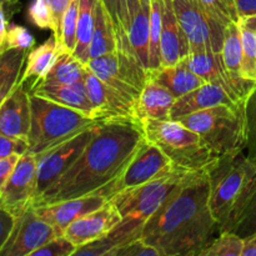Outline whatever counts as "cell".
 I'll list each match as a JSON object with an SVG mask.
<instances>
[{
    "mask_svg": "<svg viewBox=\"0 0 256 256\" xmlns=\"http://www.w3.org/2000/svg\"><path fill=\"white\" fill-rule=\"evenodd\" d=\"M145 139L142 124L135 120H104L76 162L32 206L102 194L122 174Z\"/></svg>",
    "mask_w": 256,
    "mask_h": 256,
    "instance_id": "cell-1",
    "label": "cell"
},
{
    "mask_svg": "<svg viewBox=\"0 0 256 256\" xmlns=\"http://www.w3.org/2000/svg\"><path fill=\"white\" fill-rule=\"evenodd\" d=\"M208 172H189L145 222L140 238L162 256H199L219 232L209 206Z\"/></svg>",
    "mask_w": 256,
    "mask_h": 256,
    "instance_id": "cell-2",
    "label": "cell"
},
{
    "mask_svg": "<svg viewBox=\"0 0 256 256\" xmlns=\"http://www.w3.org/2000/svg\"><path fill=\"white\" fill-rule=\"evenodd\" d=\"M209 206L219 232H234L256 192V162L244 152L219 158L208 172Z\"/></svg>",
    "mask_w": 256,
    "mask_h": 256,
    "instance_id": "cell-3",
    "label": "cell"
},
{
    "mask_svg": "<svg viewBox=\"0 0 256 256\" xmlns=\"http://www.w3.org/2000/svg\"><path fill=\"white\" fill-rule=\"evenodd\" d=\"M189 172H192L179 170L112 195L109 200L119 210L122 220L104 238L112 250L142 236L145 222L162 206L170 192L182 182Z\"/></svg>",
    "mask_w": 256,
    "mask_h": 256,
    "instance_id": "cell-4",
    "label": "cell"
},
{
    "mask_svg": "<svg viewBox=\"0 0 256 256\" xmlns=\"http://www.w3.org/2000/svg\"><path fill=\"white\" fill-rule=\"evenodd\" d=\"M30 108L32 122L28 152L35 156L66 142L82 130L104 122L34 94H30Z\"/></svg>",
    "mask_w": 256,
    "mask_h": 256,
    "instance_id": "cell-5",
    "label": "cell"
},
{
    "mask_svg": "<svg viewBox=\"0 0 256 256\" xmlns=\"http://www.w3.org/2000/svg\"><path fill=\"white\" fill-rule=\"evenodd\" d=\"M199 134L214 155L236 154L246 149L245 104L218 105L178 119Z\"/></svg>",
    "mask_w": 256,
    "mask_h": 256,
    "instance_id": "cell-6",
    "label": "cell"
},
{
    "mask_svg": "<svg viewBox=\"0 0 256 256\" xmlns=\"http://www.w3.org/2000/svg\"><path fill=\"white\" fill-rule=\"evenodd\" d=\"M142 126L146 140L156 145L179 169L206 170L219 159L198 132L178 120L146 119L142 120Z\"/></svg>",
    "mask_w": 256,
    "mask_h": 256,
    "instance_id": "cell-7",
    "label": "cell"
},
{
    "mask_svg": "<svg viewBox=\"0 0 256 256\" xmlns=\"http://www.w3.org/2000/svg\"><path fill=\"white\" fill-rule=\"evenodd\" d=\"M86 66L100 80L136 106L149 72L138 62L136 58L118 49L112 54L89 60Z\"/></svg>",
    "mask_w": 256,
    "mask_h": 256,
    "instance_id": "cell-8",
    "label": "cell"
},
{
    "mask_svg": "<svg viewBox=\"0 0 256 256\" xmlns=\"http://www.w3.org/2000/svg\"><path fill=\"white\" fill-rule=\"evenodd\" d=\"M179 170L182 169L175 166L172 160L156 145L145 139L122 174L115 182L106 185L102 194L110 199L112 195L122 190L139 186Z\"/></svg>",
    "mask_w": 256,
    "mask_h": 256,
    "instance_id": "cell-9",
    "label": "cell"
},
{
    "mask_svg": "<svg viewBox=\"0 0 256 256\" xmlns=\"http://www.w3.org/2000/svg\"><path fill=\"white\" fill-rule=\"evenodd\" d=\"M100 122L82 130L75 136L46 150L42 154L36 155V186L32 202L55 184L76 162L94 136Z\"/></svg>",
    "mask_w": 256,
    "mask_h": 256,
    "instance_id": "cell-10",
    "label": "cell"
},
{
    "mask_svg": "<svg viewBox=\"0 0 256 256\" xmlns=\"http://www.w3.org/2000/svg\"><path fill=\"white\" fill-rule=\"evenodd\" d=\"M176 19L190 44V52H222L225 26L208 14L196 0H172Z\"/></svg>",
    "mask_w": 256,
    "mask_h": 256,
    "instance_id": "cell-11",
    "label": "cell"
},
{
    "mask_svg": "<svg viewBox=\"0 0 256 256\" xmlns=\"http://www.w3.org/2000/svg\"><path fill=\"white\" fill-rule=\"evenodd\" d=\"M36 186V156L25 152L20 156L0 194V206L16 219L32 206Z\"/></svg>",
    "mask_w": 256,
    "mask_h": 256,
    "instance_id": "cell-12",
    "label": "cell"
},
{
    "mask_svg": "<svg viewBox=\"0 0 256 256\" xmlns=\"http://www.w3.org/2000/svg\"><path fill=\"white\" fill-rule=\"evenodd\" d=\"M56 236L54 228L38 216L32 206H29L15 219L14 229L0 256H30Z\"/></svg>",
    "mask_w": 256,
    "mask_h": 256,
    "instance_id": "cell-13",
    "label": "cell"
},
{
    "mask_svg": "<svg viewBox=\"0 0 256 256\" xmlns=\"http://www.w3.org/2000/svg\"><path fill=\"white\" fill-rule=\"evenodd\" d=\"M122 216L119 210L110 200H108L102 208L72 222L62 235L75 246L80 248L105 238L122 222Z\"/></svg>",
    "mask_w": 256,
    "mask_h": 256,
    "instance_id": "cell-14",
    "label": "cell"
},
{
    "mask_svg": "<svg viewBox=\"0 0 256 256\" xmlns=\"http://www.w3.org/2000/svg\"><path fill=\"white\" fill-rule=\"evenodd\" d=\"M88 95L99 120H135V104L125 99L112 88L100 80L88 68L85 76Z\"/></svg>",
    "mask_w": 256,
    "mask_h": 256,
    "instance_id": "cell-15",
    "label": "cell"
},
{
    "mask_svg": "<svg viewBox=\"0 0 256 256\" xmlns=\"http://www.w3.org/2000/svg\"><path fill=\"white\" fill-rule=\"evenodd\" d=\"M108 200L109 198L105 195L92 194L42 206H32V209L38 216L54 228L58 236H62L72 222L102 208Z\"/></svg>",
    "mask_w": 256,
    "mask_h": 256,
    "instance_id": "cell-16",
    "label": "cell"
},
{
    "mask_svg": "<svg viewBox=\"0 0 256 256\" xmlns=\"http://www.w3.org/2000/svg\"><path fill=\"white\" fill-rule=\"evenodd\" d=\"M30 92L24 82L15 86L0 105V134L26 139L30 132Z\"/></svg>",
    "mask_w": 256,
    "mask_h": 256,
    "instance_id": "cell-17",
    "label": "cell"
},
{
    "mask_svg": "<svg viewBox=\"0 0 256 256\" xmlns=\"http://www.w3.org/2000/svg\"><path fill=\"white\" fill-rule=\"evenodd\" d=\"M190 70L210 84L222 86L232 99L239 104H245L238 92L236 85L225 69L222 52H214L210 50L190 52V54L182 60Z\"/></svg>",
    "mask_w": 256,
    "mask_h": 256,
    "instance_id": "cell-18",
    "label": "cell"
},
{
    "mask_svg": "<svg viewBox=\"0 0 256 256\" xmlns=\"http://www.w3.org/2000/svg\"><path fill=\"white\" fill-rule=\"evenodd\" d=\"M160 54V68L179 64L190 54V44L176 19L172 0H164Z\"/></svg>",
    "mask_w": 256,
    "mask_h": 256,
    "instance_id": "cell-19",
    "label": "cell"
},
{
    "mask_svg": "<svg viewBox=\"0 0 256 256\" xmlns=\"http://www.w3.org/2000/svg\"><path fill=\"white\" fill-rule=\"evenodd\" d=\"M218 105L236 106L242 104L235 102L222 86L206 82L175 100L170 112V120H178L185 115L194 114L200 110L209 109Z\"/></svg>",
    "mask_w": 256,
    "mask_h": 256,
    "instance_id": "cell-20",
    "label": "cell"
},
{
    "mask_svg": "<svg viewBox=\"0 0 256 256\" xmlns=\"http://www.w3.org/2000/svg\"><path fill=\"white\" fill-rule=\"evenodd\" d=\"M222 55L225 69L234 80L240 98L242 102H246L250 92L256 88V82L244 79L242 74V46L239 22H232L225 26Z\"/></svg>",
    "mask_w": 256,
    "mask_h": 256,
    "instance_id": "cell-21",
    "label": "cell"
},
{
    "mask_svg": "<svg viewBox=\"0 0 256 256\" xmlns=\"http://www.w3.org/2000/svg\"><path fill=\"white\" fill-rule=\"evenodd\" d=\"M176 98L168 89L148 78L135 106V116L142 120H170V112Z\"/></svg>",
    "mask_w": 256,
    "mask_h": 256,
    "instance_id": "cell-22",
    "label": "cell"
},
{
    "mask_svg": "<svg viewBox=\"0 0 256 256\" xmlns=\"http://www.w3.org/2000/svg\"><path fill=\"white\" fill-rule=\"evenodd\" d=\"M30 94L45 98L56 104L78 110L92 119L99 120L88 95L85 80L68 85H38L30 90Z\"/></svg>",
    "mask_w": 256,
    "mask_h": 256,
    "instance_id": "cell-23",
    "label": "cell"
},
{
    "mask_svg": "<svg viewBox=\"0 0 256 256\" xmlns=\"http://www.w3.org/2000/svg\"><path fill=\"white\" fill-rule=\"evenodd\" d=\"M148 78L169 90L176 99L188 94L192 90L206 84L202 78L190 70L184 62H179L172 66L149 70Z\"/></svg>",
    "mask_w": 256,
    "mask_h": 256,
    "instance_id": "cell-24",
    "label": "cell"
},
{
    "mask_svg": "<svg viewBox=\"0 0 256 256\" xmlns=\"http://www.w3.org/2000/svg\"><path fill=\"white\" fill-rule=\"evenodd\" d=\"M149 28L150 5H142L135 15L126 32V40L120 48L122 52L136 58L138 62L149 70Z\"/></svg>",
    "mask_w": 256,
    "mask_h": 256,
    "instance_id": "cell-25",
    "label": "cell"
},
{
    "mask_svg": "<svg viewBox=\"0 0 256 256\" xmlns=\"http://www.w3.org/2000/svg\"><path fill=\"white\" fill-rule=\"evenodd\" d=\"M118 50L116 35H115L114 24L102 5V0H96L95 8V24L92 30V42L88 50V62L95 58L104 56L106 54H112Z\"/></svg>",
    "mask_w": 256,
    "mask_h": 256,
    "instance_id": "cell-26",
    "label": "cell"
},
{
    "mask_svg": "<svg viewBox=\"0 0 256 256\" xmlns=\"http://www.w3.org/2000/svg\"><path fill=\"white\" fill-rule=\"evenodd\" d=\"M58 52L59 50H58V42L54 35L28 52L26 64H25V69L19 82L24 84L29 82V92L48 74Z\"/></svg>",
    "mask_w": 256,
    "mask_h": 256,
    "instance_id": "cell-27",
    "label": "cell"
},
{
    "mask_svg": "<svg viewBox=\"0 0 256 256\" xmlns=\"http://www.w3.org/2000/svg\"><path fill=\"white\" fill-rule=\"evenodd\" d=\"M86 64L75 58L72 52H58L52 68L38 85H68L85 80ZM34 86V88H35ZM32 88V89H34Z\"/></svg>",
    "mask_w": 256,
    "mask_h": 256,
    "instance_id": "cell-28",
    "label": "cell"
},
{
    "mask_svg": "<svg viewBox=\"0 0 256 256\" xmlns=\"http://www.w3.org/2000/svg\"><path fill=\"white\" fill-rule=\"evenodd\" d=\"M28 52L26 50L9 49L0 54V105L19 84Z\"/></svg>",
    "mask_w": 256,
    "mask_h": 256,
    "instance_id": "cell-29",
    "label": "cell"
},
{
    "mask_svg": "<svg viewBox=\"0 0 256 256\" xmlns=\"http://www.w3.org/2000/svg\"><path fill=\"white\" fill-rule=\"evenodd\" d=\"M102 2L112 18L118 48H120L126 40L128 29L142 8V0H102Z\"/></svg>",
    "mask_w": 256,
    "mask_h": 256,
    "instance_id": "cell-30",
    "label": "cell"
},
{
    "mask_svg": "<svg viewBox=\"0 0 256 256\" xmlns=\"http://www.w3.org/2000/svg\"><path fill=\"white\" fill-rule=\"evenodd\" d=\"M95 8H96V0H79L76 45L72 55L82 60L84 64L88 62V50L92 42V30H94Z\"/></svg>",
    "mask_w": 256,
    "mask_h": 256,
    "instance_id": "cell-31",
    "label": "cell"
},
{
    "mask_svg": "<svg viewBox=\"0 0 256 256\" xmlns=\"http://www.w3.org/2000/svg\"><path fill=\"white\" fill-rule=\"evenodd\" d=\"M239 25L242 46V78L256 82V15L242 16Z\"/></svg>",
    "mask_w": 256,
    "mask_h": 256,
    "instance_id": "cell-32",
    "label": "cell"
},
{
    "mask_svg": "<svg viewBox=\"0 0 256 256\" xmlns=\"http://www.w3.org/2000/svg\"><path fill=\"white\" fill-rule=\"evenodd\" d=\"M162 9L164 0H152L150 4V28H149V70L162 66L160 42L162 30Z\"/></svg>",
    "mask_w": 256,
    "mask_h": 256,
    "instance_id": "cell-33",
    "label": "cell"
},
{
    "mask_svg": "<svg viewBox=\"0 0 256 256\" xmlns=\"http://www.w3.org/2000/svg\"><path fill=\"white\" fill-rule=\"evenodd\" d=\"M244 239L232 232H220L219 238L212 240L199 256H242Z\"/></svg>",
    "mask_w": 256,
    "mask_h": 256,
    "instance_id": "cell-34",
    "label": "cell"
},
{
    "mask_svg": "<svg viewBox=\"0 0 256 256\" xmlns=\"http://www.w3.org/2000/svg\"><path fill=\"white\" fill-rule=\"evenodd\" d=\"M78 15H79V0H72L69 8L65 12L62 22V32L58 42L59 52H74L76 45Z\"/></svg>",
    "mask_w": 256,
    "mask_h": 256,
    "instance_id": "cell-35",
    "label": "cell"
},
{
    "mask_svg": "<svg viewBox=\"0 0 256 256\" xmlns=\"http://www.w3.org/2000/svg\"><path fill=\"white\" fill-rule=\"evenodd\" d=\"M200 6L220 24L226 26L232 22H239L236 5L234 0H196Z\"/></svg>",
    "mask_w": 256,
    "mask_h": 256,
    "instance_id": "cell-36",
    "label": "cell"
},
{
    "mask_svg": "<svg viewBox=\"0 0 256 256\" xmlns=\"http://www.w3.org/2000/svg\"><path fill=\"white\" fill-rule=\"evenodd\" d=\"M248 156L256 162V88L245 102Z\"/></svg>",
    "mask_w": 256,
    "mask_h": 256,
    "instance_id": "cell-37",
    "label": "cell"
},
{
    "mask_svg": "<svg viewBox=\"0 0 256 256\" xmlns=\"http://www.w3.org/2000/svg\"><path fill=\"white\" fill-rule=\"evenodd\" d=\"M35 44V39L26 28L18 24H12L8 28L5 49H19L30 52Z\"/></svg>",
    "mask_w": 256,
    "mask_h": 256,
    "instance_id": "cell-38",
    "label": "cell"
},
{
    "mask_svg": "<svg viewBox=\"0 0 256 256\" xmlns=\"http://www.w3.org/2000/svg\"><path fill=\"white\" fill-rule=\"evenodd\" d=\"M108 256H162L160 252L142 238L132 240L122 246L115 248Z\"/></svg>",
    "mask_w": 256,
    "mask_h": 256,
    "instance_id": "cell-39",
    "label": "cell"
},
{
    "mask_svg": "<svg viewBox=\"0 0 256 256\" xmlns=\"http://www.w3.org/2000/svg\"><path fill=\"white\" fill-rule=\"evenodd\" d=\"M76 249L78 248L69 239L62 235L50 240L30 256H72L75 254Z\"/></svg>",
    "mask_w": 256,
    "mask_h": 256,
    "instance_id": "cell-40",
    "label": "cell"
},
{
    "mask_svg": "<svg viewBox=\"0 0 256 256\" xmlns=\"http://www.w3.org/2000/svg\"><path fill=\"white\" fill-rule=\"evenodd\" d=\"M28 19L39 29L52 30V16L45 0H32L28 10Z\"/></svg>",
    "mask_w": 256,
    "mask_h": 256,
    "instance_id": "cell-41",
    "label": "cell"
},
{
    "mask_svg": "<svg viewBox=\"0 0 256 256\" xmlns=\"http://www.w3.org/2000/svg\"><path fill=\"white\" fill-rule=\"evenodd\" d=\"M29 150V142L26 139L9 135L0 134V159L12 156V155H24Z\"/></svg>",
    "mask_w": 256,
    "mask_h": 256,
    "instance_id": "cell-42",
    "label": "cell"
},
{
    "mask_svg": "<svg viewBox=\"0 0 256 256\" xmlns=\"http://www.w3.org/2000/svg\"><path fill=\"white\" fill-rule=\"evenodd\" d=\"M256 232V192L250 200L249 205L245 209L244 214L240 218L239 222H238L236 228L234 229L235 234L239 235L240 238H246L252 235V232Z\"/></svg>",
    "mask_w": 256,
    "mask_h": 256,
    "instance_id": "cell-43",
    "label": "cell"
},
{
    "mask_svg": "<svg viewBox=\"0 0 256 256\" xmlns=\"http://www.w3.org/2000/svg\"><path fill=\"white\" fill-rule=\"evenodd\" d=\"M46 6L49 9L50 16H52V35L56 39V42H59L60 32H62V22L64 18L65 12L69 8L72 0H45Z\"/></svg>",
    "mask_w": 256,
    "mask_h": 256,
    "instance_id": "cell-44",
    "label": "cell"
},
{
    "mask_svg": "<svg viewBox=\"0 0 256 256\" xmlns=\"http://www.w3.org/2000/svg\"><path fill=\"white\" fill-rule=\"evenodd\" d=\"M15 225V218L8 210L0 206V252L6 244Z\"/></svg>",
    "mask_w": 256,
    "mask_h": 256,
    "instance_id": "cell-45",
    "label": "cell"
},
{
    "mask_svg": "<svg viewBox=\"0 0 256 256\" xmlns=\"http://www.w3.org/2000/svg\"><path fill=\"white\" fill-rule=\"evenodd\" d=\"M19 159V155H12V156L5 158V159H0V194H2V188H4L8 179H9L10 174L14 170Z\"/></svg>",
    "mask_w": 256,
    "mask_h": 256,
    "instance_id": "cell-46",
    "label": "cell"
},
{
    "mask_svg": "<svg viewBox=\"0 0 256 256\" xmlns=\"http://www.w3.org/2000/svg\"><path fill=\"white\" fill-rule=\"evenodd\" d=\"M239 16L256 15V0H234Z\"/></svg>",
    "mask_w": 256,
    "mask_h": 256,
    "instance_id": "cell-47",
    "label": "cell"
},
{
    "mask_svg": "<svg viewBox=\"0 0 256 256\" xmlns=\"http://www.w3.org/2000/svg\"><path fill=\"white\" fill-rule=\"evenodd\" d=\"M5 5L0 4V54L4 52L5 42H6V34H8V19L5 14Z\"/></svg>",
    "mask_w": 256,
    "mask_h": 256,
    "instance_id": "cell-48",
    "label": "cell"
},
{
    "mask_svg": "<svg viewBox=\"0 0 256 256\" xmlns=\"http://www.w3.org/2000/svg\"><path fill=\"white\" fill-rule=\"evenodd\" d=\"M242 256H256V232L249 236L244 238Z\"/></svg>",
    "mask_w": 256,
    "mask_h": 256,
    "instance_id": "cell-49",
    "label": "cell"
},
{
    "mask_svg": "<svg viewBox=\"0 0 256 256\" xmlns=\"http://www.w3.org/2000/svg\"><path fill=\"white\" fill-rule=\"evenodd\" d=\"M18 2H19V0H6V4L9 5V6H12V5L16 4Z\"/></svg>",
    "mask_w": 256,
    "mask_h": 256,
    "instance_id": "cell-50",
    "label": "cell"
},
{
    "mask_svg": "<svg viewBox=\"0 0 256 256\" xmlns=\"http://www.w3.org/2000/svg\"><path fill=\"white\" fill-rule=\"evenodd\" d=\"M152 0H142V5H150L152 4Z\"/></svg>",
    "mask_w": 256,
    "mask_h": 256,
    "instance_id": "cell-51",
    "label": "cell"
}]
</instances>
